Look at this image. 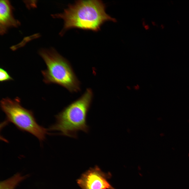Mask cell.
I'll return each mask as SVG.
<instances>
[{"label": "cell", "mask_w": 189, "mask_h": 189, "mask_svg": "<svg viewBox=\"0 0 189 189\" xmlns=\"http://www.w3.org/2000/svg\"><path fill=\"white\" fill-rule=\"evenodd\" d=\"M39 53L46 66V69L41 71L45 83L58 85L71 93L80 91V82L66 59L52 48L42 49Z\"/></svg>", "instance_id": "3"}, {"label": "cell", "mask_w": 189, "mask_h": 189, "mask_svg": "<svg viewBox=\"0 0 189 189\" xmlns=\"http://www.w3.org/2000/svg\"><path fill=\"white\" fill-rule=\"evenodd\" d=\"M27 177L17 173L10 178L2 181L0 183V189H14L18 183Z\"/></svg>", "instance_id": "7"}, {"label": "cell", "mask_w": 189, "mask_h": 189, "mask_svg": "<svg viewBox=\"0 0 189 189\" xmlns=\"http://www.w3.org/2000/svg\"><path fill=\"white\" fill-rule=\"evenodd\" d=\"M12 7L8 0L0 2V32L3 35L11 27H17L20 24L18 20L14 17Z\"/></svg>", "instance_id": "6"}, {"label": "cell", "mask_w": 189, "mask_h": 189, "mask_svg": "<svg viewBox=\"0 0 189 189\" xmlns=\"http://www.w3.org/2000/svg\"><path fill=\"white\" fill-rule=\"evenodd\" d=\"M93 96L91 89L87 88L79 98L55 116L56 122L49 130L58 132L59 135L75 139L77 138L79 131L88 133L90 127L87 124V117Z\"/></svg>", "instance_id": "2"}, {"label": "cell", "mask_w": 189, "mask_h": 189, "mask_svg": "<svg viewBox=\"0 0 189 189\" xmlns=\"http://www.w3.org/2000/svg\"><path fill=\"white\" fill-rule=\"evenodd\" d=\"M20 103L18 97L13 100L7 98L1 101V108L7 120L19 130L33 135L40 141L44 140L47 130L38 124L33 112L22 107Z\"/></svg>", "instance_id": "4"}, {"label": "cell", "mask_w": 189, "mask_h": 189, "mask_svg": "<svg viewBox=\"0 0 189 189\" xmlns=\"http://www.w3.org/2000/svg\"><path fill=\"white\" fill-rule=\"evenodd\" d=\"M111 176L109 172L105 173L96 166L82 174L77 182L81 189H115L108 181Z\"/></svg>", "instance_id": "5"}, {"label": "cell", "mask_w": 189, "mask_h": 189, "mask_svg": "<svg viewBox=\"0 0 189 189\" xmlns=\"http://www.w3.org/2000/svg\"><path fill=\"white\" fill-rule=\"evenodd\" d=\"M13 78L7 71L3 68L0 69V81L1 82L13 80Z\"/></svg>", "instance_id": "8"}, {"label": "cell", "mask_w": 189, "mask_h": 189, "mask_svg": "<svg viewBox=\"0 0 189 189\" xmlns=\"http://www.w3.org/2000/svg\"><path fill=\"white\" fill-rule=\"evenodd\" d=\"M105 9V4L101 0H78L69 4L62 13L52 15V16L64 21L61 34L72 28L96 32L105 22L116 21L106 13Z\"/></svg>", "instance_id": "1"}]
</instances>
